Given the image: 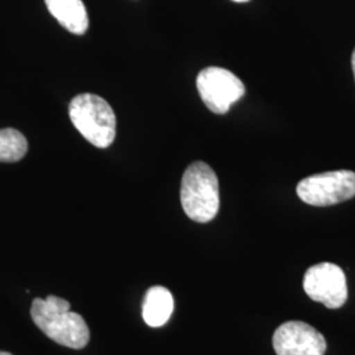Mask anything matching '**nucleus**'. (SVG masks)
I'll return each mask as SVG.
<instances>
[{"label":"nucleus","instance_id":"1","mask_svg":"<svg viewBox=\"0 0 355 355\" xmlns=\"http://www.w3.org/2000/svg\"><path fill=\"white\" fill-rule=\"evenodd\" d=\"M31 316L38 329L54 343L70 349H83L89 341V329L80 315L70 311V303L49 295L35 299Z\"/></svg>","mask_w":355,"mask_h":355},{"label":"nucleus","instance_id":"2","mask_svg":"<svg viewBox=\"0 0 355 355\" xmlns=\"http://www.w3.org/2000/svg\"><path fill=\"white\" fill-rule=\"evenodd\" d=\"M180 202L186 215L196 223L215 218L220 208L218 179L211 166L204 162L191 164L182 178Z\"/></svg>","mask_w":355,"mask_h":355},{"label":"nucleus","instance_id":"3","mask_svg":"<svg viewBox=\"0 0 355 355\" xmlns=\"http://www.w3.org/2000/svg\"><path fill=\"white\" fill-rule=\"evenodd\" d=\"M71 123L96 148L105 149L116 137V116L112 107L95 94H80L69 107Z\"/></svg>","mask_w":355,"mask_h":355},{"label":"nucleus","instance_id":"4","mask_svg":"<svg viewBox=\"0 0 355 355\" xmlns=\"http://www.w3.org/2000/svg\"><path fill=\"white\" fill-rule=\"evenodd\" d=\"M297 196L309 205L328 207L355 196V173L337 170L315 174L299 182Z\"/></svg>","mask_w":355,"mask_h":355},{"label":"nucleus","instance_id":"5","mask_svg":"<svg viewBox=\"0 0 355 355\" xmlns=\"http://www.w3.org/2000/svg\"><path fill=\"white\" fill-rule=\"evenodd\" d=\"M196 87L204 104L214 114L228 112L245 95L241 79L223 67H205L196 78Z\"/></svg>","mask_w":355,"mask_h":355},{"label":"nucleus","instance_id":"6","mask_svg":"<svg viewBox=\"0 0 355 355\" xmlns=\"http://www.w3.org/2000/svg\"><path fill=\"white\" fill-rule=\"evenodd\" d=\"M303 287L306 295L329 309L341 308L347 300V283L341 267L324 262L306 270Z\"/></svg>","mask_w":355,"mask_h":355},{"label":"nucleus","instance_id":"7","mask_svg":"<svg viewBox=\"0 0 355 355\" xmlns=\"http://www.w3.org/2000/svg\"><path fill=\"white\" fill-rule=\"evenodd\" d=\"M272 346L277 355H324L327 341L324 336L302 321H288L275 330Z\"/></svg>","mask_w":355,"mask_h":355},{"label":"nucleus","instance_id":"8","mask_svg":"<svg viewBox=\"0 0 355 355\" xmlns=\"http://www.w3.org/2000/svg\"><path fill=\"white\" fill-rule=\"evenodd\" d=\"M57 21L69 32L82 36L89 29V15L82 0H45Z\"/></svg>","mask_w":355,"mask_h":355},{"label":"nucleus","instance_id":"9","mask_svg":"<svg viewBox=\"0 0 355 355\" xmlns=\"http://www.w3.org/2000/svg\"><path fill=\"white\" fill-rule=\"evenodd\" d=\"M174 311V299L171 292L165 287L149 288L142 304V318L152 328L165 325Z\"/></svg>","mask_w":355,"mask_h":355},{"label":"nucleus","instance_id":"10","mask_svg":"<svg viewBox=\"0 0 355 355\" xmlns=\"http://www.w3.org/2000/svg\"><path fill=\"white\" fill-rule=\"evenodd\" d=\"M26 136L12 128L0 129V162H17L26 157Z\"/></svg>","mask_w":355,"mask_h":355},{"label":"nucleus","instance_id":"11","mask_svg":"<svg viewBox=\"0 0 355 355\" xmlns=\"http://www.w3.org/2000/svg\"><path fill=\"white\" fill-rule=\"evenodd\" d=\"M352 64H353V71H354V78H355V49H354V53H353V58H352Z\"/></svg>","mask_w":355,"mask_h":355},{"label":"nucleus","instance_id":"12","mask_svg":"<svg viewBox=\"0 0 355 355\" xmlns=\"http://www.w3.org/2000/svg\"><path fill=\"white\" fill-rule=\"evenodd\" d=\"M233 1H237V3H246V1H249V0H233Z\"/></svg>","mask_w":355,"mask_h":355},{"label":"nucleus","instance_id":"13","mask_svg":"<svg viewBox=\"0 0 355 355\" xmlns=\"http://www.w3.org/2000/svg\"><path fill=\"white\" fill-rule=\"evenodd\" d=\"M0 355H12V354H10V353H6V352H0Z\"/></svg>","mask_w":355,"mask_h":355}]
</instances>
